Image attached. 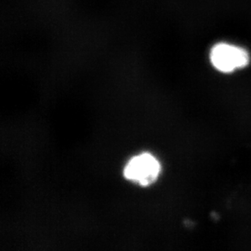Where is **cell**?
I'll use <instances>...</instances> for the list:
<instances>
[{"mask_svg": "<svg viewBox=\"0 0 251 251\" xmlns=\"http://www.w3.org/2000/svg\"><path fill=\"white\" fill-rule=\"evenodd\" d=\"M209 57L214 69L222 74H231L245 69L251 61L249 52L246 49L227 43L214 45Z\"/></svg>", "mask_w": 251, "mask_h": 251, "instance_id": "obj_1", "label": "cell"}, {"mask_svg": "<svg viewBox=\"0 0 251 251\" xmlns=\"http://www.w3.org/2000/svg\"><path fill=\"white\" fill-rule=\"evenodd\" d=\"M161 171L158 159L149 153L134 156L126 164L124 174L128 180L147 186L156 180Z\"/></svg>", "mask_w": 251, "mask_h": 251, "instance_id": "obj_2", "label": "cell"}]
</instances>
